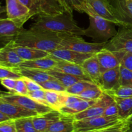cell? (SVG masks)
<instances>
[{
	"mask_svg": "<svg viewBox=\"0 0 132 132\" xmlns=\"http://www.w3.org/2000/svg\"><path fill=\"white\" fill-rule=\"evenodd\" d=\"M61 40L60 34L37 28H24L17 35L13 42L15 45L33 48L48 52L59 48Z\"/></svg>",
	"mask_w": 132,
	"mask_h": 132,
	"instance_id": "obj_1",
	"label": "cell"
},
{
	"mask_svg": "<svg viewBox=\"0 0 132 132\" xmlns=\"http://www.w3.org/2000/svg\"><path fill=\"white\" fill-rule=\"evenodd\" d=\"M31 28L50 31L60 34L84 36L85 28H81L73 18V14L63 12L55 15L38 16Z\"/></svg>",
	"mask_w": 132,
	"mask_h": 132,
	"instance_id": "obj_2",
	"label": "cell"
},
{
	"mask_svg": "<svg viewBox=\"0 0 132 132\" xmlns=\"http://www.w3.org/2000/svg\"><path fill=\"white\" fill-rule=\"evenodd\" d=\"M82 13L87 14L90 19V24L84 30V36L92 38L97 43H103L108 42L116 35V24L97 15L86 2Z\"/></svg>",
	"mask_w": 132,
	"mask_h": 132,
	"instance_id": "obj_3",
	"label": "cell"
},
{
	"mask_svg": "<svg viewBox=\"0 0 132 132\" xmlns=\"http://www.w3.org/2000/svg\"><path fill=\"white\" fill-rule=\"evenodd\" d=\"M60 48L87 54H97L103 50L106 42H86L81 36L76 34H60Z\"/></svg>",
	"mask_w": 132,
	"mask_h": 132,
	"instance_id": "obj_4",
	"label": "cell"
},
{
	"mask_svg": "<svg viewBox=\"0 0 132 132\" xmlns=\"http://www.w3.org/2000/svg\"><path fill=\"white\" fill-rule=\"evenodd\" d=\"M0 100L13 103L25 109L35 112L38 115L43 114L53 110L51 107L41 104L31 99L28 95H22L12 92H1Z\"/></svg>",
	"mask_w": 132,
	"mask_h": 132,
	"instance_id": "obj_5",
	"label": "cell"
},
{
	"mask_svg": "<svg viewBox=\"0 0 132 132\" xmlns=\"http://www.w3.org/2000/svg\"><path fill=\"white\" fill-rule=\"evenodd\" d=\"M122 120L119 117H106L104 116L75 120L73 132L97 131L115 125Z\"/></svg>",
	"mask_w": 132,
	"mask_h": 132,
	"instance_id": "obj_6",
	"label": "cell"
},
{
	"mask_svg": "<svg viewBox=\"0 0 132 132\" xmlns=\"http://www.w3.org/2000/svg\"><path fill=\"white\" fill-rule=\"evenodd\" d=\"M29 9L32 15H55L64 10L56 0H19Z\"/></svg>",
	"mask_w": 132,
	"mask_h": 132,
	"instance_id": "obj_7",
	"label": "cell"
},
{
	"mask_svg": "<svg viewBox=\"0 0 132 132\" xmlns=\"http://www.w3.org/2000/svg\"><path fill=\"white\" fill-rule=\"evenodd\" d=\"M104 48L132 54V28L119 27L116 36L106 42Z\"/></svg>",
	"mask_w": 132,
	"mask_h": 132,
	"instance_id": "obj_8",
	"label": "cell"
},
{
	"mask_svg": "<svg viewBox=\"0 0 132 132\" xmlns=\"http://www.w3.org/2000/svg\"><path fill=\"white\" fill-rule=\"evenodd\" d=\"M5 2L7 18L18 27L23 28V24L33 17L29 9L19 0H5Z\"/></svg>",
	"mask_w": 132,
	"mask_h": 132,
	"instance_id": "obj_9",
	"label": "cell"
},
{
	"mask_svg": "<svg viewBox=\"0 0 132 132\" xmlns=\"http://www.w3.org/2000/svg\"><path fill=\"white\" fill-rule=\"evenodd\" d=\"M121 27L132 28V0H107Z\"/></svg>",
	"mask_w": 132,
	"mask_h": 132,
	"instance_id": "obj_10",
	"label": "cell"
},
{
	"mask_svg": "<svg viewBox=\"0 0 132 132\" xmlns=\"http://www.w3.org/2000/svg\"><path fill=\"white\" fill-rule=\"evenodd\" d=\"M125 52L111 51L103 48L96 54L101 73L121 66Z\"/></svg>",
	"mask_w": 132,
	"mask_h": 132,
	"instance_id": "obj_11",
	"label": "cell"
},
{
	"mask_svg": "<svg viewBox=\"0 0 132 132\" xmlns=\"http://www.w3.org/2000/svg\"><path fill=\"white\" fill-rule=\"evenodd\" d=\"M113 101L114 99L112 95L104 92L101 97L97 99L94 104L85 110L74 115L73 118L75 120H81L103 116L106 108Z\"/></svg>",
	"mask_w": 132,
	"mask_h": 132,
	"instance_id": "obj_12",
	"label": "cell"
},
{
	"mask_svg": "<svg viewBox=\"0 0 132 132\" xmlns=\"http://www.w3.org/2000/svg\"><path fill=\"white\" fill-rule=\"evenodd\" d=\"M96 101L86 100L79 97L77 95L68 94L65 104L59 112L63 115L73 116L91 106Z\"/></svg>",
	"mask_w": 132,
	"mask_h": 132,
	"instance_id": "obj_13",
	"label": "cell"
},
{
	"mask_svg": "<svg viewBox=\"0 0 132 132\" xmlns=\"http://www.w3.org/2000/svg\"><path fill=\"white\" fill-rule=\"evenodd\" d=\"M99 86L104 93L112 95L121 86L120 67L103 72Z\"/></svg>",
	"mask_w": 132,
	"mask_h": 132,
	"instance_id": "obj_14",
	"label": "cell"
},
{
	"mask_svg": "<svg viewBox=\"0 0 132 132\" xmlns=\"http://www.w3.org/2000/svg\"><path fill=\"white\" fill-rule=\"evenodd\" d=\"M48 53L49 55H52L56 59L66 61L79 65H81L86 59L95 55V54L82 53L69 49L63 48L55 49L49 52Z\"/></svg>",
	"mask_w": 132,
	"mask_h": 132,
	"instance_id": "obj_15",
	"label": "cell"
},
{
	"mask_svg": "<svg viewBox=\"0 0 132 132\" xmlns=\"http://www.w3.org/2000/svg\"><path fill=\"white\" fill-rule=\"evenodd\" d=\"M86 2L99 16L114 23L116 25L121 27L107 0H86Z\"/></svg>",
	"mask_w": 132,
	"mask_h": 132,
	"instance_id": "obj_16",
	"label": "cell"
},
{
	"mask_svg": "<svg viewBox=\"0 0 132 132\" xmlns=\"http://www.w3.org/2000/svg\"><path fill=\"white\" fill-rule=\"evenodd\" d=\"M23 60L9 43L0 48V67L15 70L19 68Z\"/></svg>",
	"mask_w": 132,
	"mask_h": 132,
	"instance_id": "obj_17",
	"label": "cell"
},
{
	"mask_svg": "<svg viewBox=\"0 0 132 132\" xmlns=\"http://www.w3.org/2000/svg\"><path fill=\"white\" fill-rule=\"evenodd\" d=\"M23 28L7 18H0V44L5 45L15 39Z\"/></svg>",
	"mask_w": 132,
	"mask_h": 132,
	"instance_id": "obj_18",
	"label": "cell"
},
{
	"mask_svg": "<svg viewBox=\"0 0 132 132\" xmlns=\"http://www.w3.org/2000/svg\"><path fill=\"white\" fill-rule=\"evenodd\" d=\"M0 112L11 119L14 120L23 117H34L38 115L20 106L2 100H0Z\"/></svg>",
	"mask_w": 132,
	"mask_h": 132,
	"instance_id": "obj_19",
	"label": "cell"
},
{
	"mask_svg": "<svg viewBox=\"0 0 132 132\" xmlns=\"http://www.w3.org/2000/svg\"><path fill=\"white\" fill-rule=\"evenodd\" d=\"M62 113L57 110H53L43 114L35 116L32 117L36 130L38 132H44L53 123L61 117Z\"/></svg>",
	"mask_w": 132,
	"mask_h": 132,
	"instance_id": "obj_20",
	"label": "cell"
},
{
	"mask_svg": "<svg viewBox=\"0 0 132 132\" xmlns=\"http://www.w3.org/2000/svg\"><path fill=\"white\" fill-rule=\"evenodd\" d=\"M9 43L10 46L14 49V51L17 53V54L19 55V57L23 60V61L35 60L39 58L45 57L49 55V53L46 51L28 47V46H23L15 45L13 41H10Z\"/></svg>",
	"mask_w": 132,
	"mask_h": 132,
	"instance_id": "obj_21",
	"label": "cell"
},
{
	"mask_svg": "<svg viewBox=\"0 0 132 132\" xmlns=\"http://www.w3.org/2000/svg\"><path fill=\"white\" fill-rule=\"evenodd\" d=\"M56 59V66L53 69L61 71V72H64V73H68V74L72 75V76L81 77V78H83L85 79L88 80V81H92L91 79L87 76L81 65L66 61L61 60V59Z\"/></svg>",
	"mask_w": 132,
	"mask_h": 132,
	"instance_id": "obj_22",
	"label": "cell"
},
{
	"mask_svg": "<svg viewBox=\"0 0 132 132\" xmlns=\"http://www.w3.org/2000/svg\"><path fill=\"white\" fill-rule=\"evenodd\" d=\"M81 66L92 81L97 85L99 86L102 73L101 72L100 65L97 58L96 54L86 59L81 64Z\"/></svg>",
	"mask_w": 132,
	"mask_h": 132,
	"instance_id": "obj_23",
	"label": "cell"
},
{
	"mask_svg": "<svg viewBox=\"0 0 132 132\" xmlns=\"http://www.w3.org/2000/svg\"><path fill=\"white\" fill-rule=\"evenodd\" d=\"M56 64L57 59L52 55H48L45 57L39 58L35 60L23 61L19 65V67L34 68L47 71L55 68Z\"/></svg>",
	"mask_w": 132,
	"mask_h": 132,
	"instance_id": "obj_24",
	"label": "cell"
},
{
	"mask_svg": "<svg viewBox=\"0 0 132 132\" xmlns=\"http://www.w3.org/2000/svg\"><path fill=\"white\" fill-rule=\"evenodd\" d=\"M15 70L21 77H25L30 79L39 84L54 78V77L49 75L46 70H43L24 68V67H19Z\"/></svg>",
	"mask_w": 132,
	"mask_h": 132,
	"instance_id": "obj_25",
	"label": "cell"
},
{
	"mask_svg": "<svg viewBox=\"0 0 132 132\" xmlns=\"http://www.w3.org/2000/svg\"><path fill=\"white\" fill-rule=\"evenodd\" d=\"M74 121L73 116L63 114L59 120L53 123L44 132H73Z\"/></svg>",
	"mask_w": 132,
	"mask_h": 132,
	"instance_id": "obj_26",
	"label": "cell"
},
{
	"mask_svg": "<svg viewBox=\"0 0 132 132\" xmlns=\"http://www.w3.org/2000/svg\"><path fill=\"white\" fill-rule=\"evenodd\" d=\"M45 96L48 106L59 112L65 104L68 94L66 92L45 90Z\"/></svg>",
	"mask_w": 132,
	"mask_h": 132,
	"instance_id": "obj_27",
	"label": "cell"
},
{
	"mask_svg": "<svg viewBox=\"0 0 132 132\" xmlns=\"http://www.w3.org/2000/svg\"><path fill=\"white\" fill-rule=\"evenodd\" d=\"M112 97L117 104L119 118L122 121H127L132 116V97Z\"/></svg>",
	"mask_w": 132,
	"mask_h": 132,
	"instance_id": "obj_28",
	"label": "cell"
},
{
	"mask_svg": "<svg viewBox=\"0 0 132 132\" xmlns=\"http://www.w3.org/2000/svg\"><path fill=\"white\" fill-rule=\"evenodd\" d=\"M46 72H48V73L49 75L54 77V78L57 79L59 82H61L65 86L66 88H68L69 86H72L73 84L81 81V80L85 79L81 78V77L72 76V75L68 74V73H64V72H61V71L59 70H56L54 69L47 70Z\"/></svg>",
	"mask_w": 132,
	"mask_h": 132,
	"instance_id": "obj_29",
	"label": "cell"
},
{
	"mask_svg": "<svg viewBox=\"0 0 132 132\" xmlns=\"http://www.w3.org/2000/svg\"><path fill=\"white\" fill-rule=\"evenodd\" d=\"M64 12L73 14L74 10L82 13L86 0H56Z\"/></svg>",
	"mask_w": 132,
	"mask_h": 132,
	"instance_id": "obj_30",
	"label": "cell"
},
{
	"mask_svg": "<svg viewBox=\"0 0 132 132\" xmlns=\"http://www.w3.org/2000/svg\"><path fill=\"white\" fill-rule=\"evenodd\" d=\"M96 84L94 83V82L90 81H88V80H81V81H78V82H76L73 84L72 86H69L66 89V92L70 95H78L82 92L85 91L88 88L92 87V86H94Z\"/></svg>",
	"mask_w": 132,
	"mask_h": 132,
	"instance_id": "obj_31",
	"label": "cell"
},
{
	"mask_svg": "<svg viewBox=\"0 0 132 132\" xmlns=\"http://www.w3.org/2000/svg\"><path fill=\"white\" fill-rule=\"evenodd\" d=\"M32 117H23L15 119L17 132H38L35 128Z\"/></svg>",
	"mask_w": 132,
	"mask_h": 132,
	"instance_id": "obj_32",
	"label": "cell"
},
{
	"mask_svg": "<svg viewBox=\"0 0 132 132\" xmlns=\"http://www.w3.org/2000/svg\"><path fill=\"white\" fill-rule=\"evenodd\" d=\"M103 94H104V92L103 91V90L98 85H95L87 88L77 96L81 99H86V100L95 101L101 97Z\"/></svg>",
	"mask_w": 132,
	"mask_h": 132,
	"instance_id": "obj_33",
	"label": "cell"
},
{
	"mask_svg": "<svg viewBox=\"0 0 132 132\" xmlns=\"http://www.w3.org/2000/svg\"><path fill=\"white\" fill-rule=\"evenodd\" d=\"M40 86L45 90H52L57 92H65L66 87L55 78L39 83Z\"/></svg>",
	"mask_w": 132,
	"mask_h": 132,
	"instance_id": "obj_34",
	"label": "cell"
},
{
	"mask_svg": "<svg viewBox=\"0 0 132 132\" xmlns=\"http://www.w3.org/2000/svg\"><path fill=\"white\" fill-rule=\"evenodd\" d=\"M130 125L127 121H121L95 132H127L130 130Z\"/></svg>",
	"mask_w": 132,
	"mask_h": 132,
	"instance_id": "obj_35",
	"label": "cell"
},
{
	"mask_svg": "<svg viewBox=\"0 0 132 132\" xmlns=\"http://www.w3.org/2000/svg\"><path fill=\"white\" fill-rule=\"evenodd\" d=\"M121 86L132 87V72L122 65L120 66Z\"/></svg>",
	"mask_w": 132,
	"mask_h": 132,
	"instance_id": "obj_36",
	"label": "cell"
},
{
	"mask_svg": "<svg viewBox=\"0 0 132 132\" xmlns=\"http://www.w3.org/2000/svg\"><path fill=\"white\" fill-rule=\"evenodd\" d=\"M29 97L31 99L34 100L35 101L41 104H45L47 105V103L46 101V96H45V90L41 88L39 90H35V91L32 92H28V94H27Z\"/></svg>",
	"mask_w": 132,
	"mask_h": 132,
	"instance_id": "obj_37",
	"label": "cell"
},
{
	"mask_svg": "<svg viewBox=\"0 0 132 132\" xmlns=\"http://www.w3.org/2000/svg\"><path fill=\"white\" fill-rule=\"evenodd\" d=\"M21 77L16 70L0 67V80L5 78H12L18 79Z\"/></svg>",
	"mask_w": 132,
	"mask_h": 132,
	"instance_id": "obj_38",
	"label": "cell"
},
{
	"mask_svg": "<svg viewBox=\"0 0 132 132\" xmlns=\"http://www.w3.org/2000/svg\"><path fill=\"white\" fill-rule=\"evenodd\" d=\"M0 132H17L15 120L9 119L0 122Z\"/></svg>",
	"mask_w": 132,
	"mask_h": 132,
	"instance_id": "obj_39",
	"label": "cell"
},
{
	"mask_svg": "<svg viewBox=\"0 0 132 132\" xmlns=\"http://www.w3.org/2000/svg\"><path fill=\"white\" fill-rule=\"evenodd\" d=\"M112 96L118 97H132V87L121 86L115 92L113 93Z\"/></svg>",
	"mask_w": 132,
	"mask_h": 132,
	"instance_id": "obj_40",
	"label": "cell"
},
{
	"mask_svg": "<svg viewBox=\"0 0 132 132\" xmlns=\"http://www.w3.org/2000/svg\"><path fill=\"white\" fill-rule=\"evenodd\" d=\"M13 93L19 94L22 95H27L28 93V90L27 89L26 84L22 77L17 79L16 85H15L14 92Z\"/></svg>",
	"mask_w": 132,
	"mask_h": 132,
	"instance_id": "obj_41",
	"label": "cell"
},
{
	"mask_svg": "<svg viewBox=\"0 0 132 132\" xmlns=\"http://www.w3.org/2000/svg\"><path fill=\"white\" fill-rule=\"evenodd\" d=\"M103 116L106 117H119V110L117 104L115 101L109 104L104 110Z\"/></svg>",
	"mask_w": 132,
	"mask_h": 132,
	"instance_id": "obj_42",
	"label": "cell"
},
{
	"mask_svg": "<svg viewBox=\"0 0 132 132\" xmlns=\"http://www.w3.org/2000/svg\"><path fill=\"white\" fill-rule=\"evenodd\" d=\"M17 79L12 78H5L0 80V83L10 92H14L16 85Z\"/></svg>",
	"mask_w": 132,
	"mask_h": 132,
	"instance_id": "obj_43",
	"label": "cell"
},
{
	"mask_svg": "<svg viewBox=\"0 0 132 132\" xmlns=\"http://www.w3.org/2000/svg\"><path fill=\"white\" fill-rule=\"evenodd\" d=\"M22 79H23V81H24L26 84V86H27V89H28V92H32L35 91V90H39L41 89V86H40V85L37 82H36V81H33V80L30 79L29 78H27L25 77H21Z\"/></svg>",
	"mask_w": 132,
	"mask_h": 132,
	"instance_id": "obj_44",
	"label": "cell"
},
{
	"mask_svg": "<svg viewBox=\"0 0 132 132\" xmlns=\"http://www.w3.org/2000/svg\"><path fill=\"white\" fill-rule=\"evenodd\" d=\"M121 65H122L125 68H128L132 72V54L125 53L122 61Z\"/></svg>",
	"mask_w": 132,
	"mask_h": 132,
	"instance_id": "obj_45",
	"label": "cell"
},
{
	"mask_svg": "<svg viewBox=\"0 0 132 132\" xmlns=\"http://www.w3.org/2000/svg\"><path fill=\"white\" fill-rule=\"evenodd\" d=\"M9 119H10L9 117L5 116L4 113H3L2 112H0V122H3V121H7V120H9Z\"/></svg>",
	"mask_w": 132,
	"mask_h": 132,
	"instance_id": "obj_46",
	"label": "cell"
},
{
	"mask_svg": "<svg viewBox=\"0 0 132 132\" xmlns=\"http://www.w3.org/2000/svg\"><path fill=\"white\" fill-rule=\"evenodd\" d=\"M5 12H6V9H5V7L0 5V18H1V14H2L3 13Z\"/></svg>",
	"mask_w": 132,
	"mask_h": 132,
	"instance_id": "obj_47",
	"label": "cell"
},
{
	"mask_svg": "<svg viewBox=\"0 0 132 132\" xmlns=\"http://www.w3.org/2000/svg\"><path fill=\"white\" fill-rule=\"evenodd\" d=\"M127 121L130 123V125H132V116L131 117H130V118L127 120Z\"/></svg>",
	"mask_w": 132,
	"mask_h": 132,
	"instance_id": "obj_48",
	"label": "cell"
},
{
	"mask_svg": "<svg viewBox=\"0 0 132 132\" xmlns=\"http://www.w3.org/2000/svg\"><path fill=\"white\" fill-rule=\"evenodd\" d=\"M129 132H132V125H130V130H129Z\"/></svg>",
	"mask_w": 132,
	"mask_h": 132,
	"instance_id": "obj_49",
	"label": "cell"
},
{
	"mask_svg": "<svg viewBox=\"0 0 132 132\" xmlns=\"http://www.w3.org/2000/svg\"><path fill=\"white\" fill-rule=\"evenodd\" d=\"M98 131V130H97ZM95 131H88V132H95Z\"/></svg>",
	"mask_w": 132,
	"mask_h": 132,
	"instance_id": "obj_50",
	"label": "cell"
},
{
	"mask_svg": "<svg viewBox=\"0 0 132 132\" xmlns=\"http://www.w3.org/2000/svg\"><path fill=\"white\" fill-rule=\"evenodd\" d=\"M1 92H1V90H0V94H1Z\"/></svg>",
	"mask_w": 132,
	"mask_h": 132,
	"instance_id": "obj_51",
	"label": "cell"
},
{
	"mask_svg": "<svg viewBox=\"0 0 132 132\" xmlns=\"http://www.w3.org/2000/svg\"><path fill=\"white\" fill-rule=\"evenodd\" d=\"M127 132H129V131H127Z\"/></svg>",
	"mask_w": 132,
	"mask_h": 132,
	"instance_id": "obj_52",
	"label": "cell"
}]
</instances>
